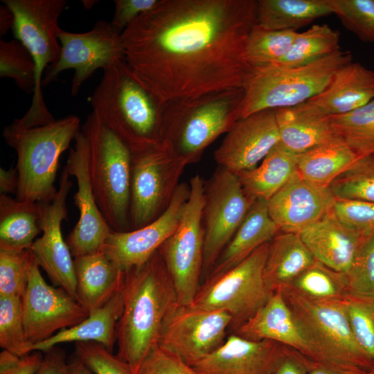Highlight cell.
I'll list each match as a JSON object with an SVG mask.
<instances>
[{"label": "cell", "instance_id": "f35d334b", "mask_svg": "<svg viewBox=\"0 0 374 374\" xmlns=\"http://www.w3.org/2000/svg\"><path fill=\"white\" fill-rule=\"evenodd\" d=\"M329 188L337 199L374 202V154L358 157Z\"/></svg>", "mask_w": 374, "mask_h": 374}, {"label": "cell", "instance_id": "2e32d148", "mask_svg": "<svg viewBox=\"0 0 374 374\" xmlns=\"http://www.w3.org/2000/svg\"><path fill=\"white\" fill-rule=\"evenodd\" d=\"M21 305L25 332L33 345L80 323L89 314L64 289L46 283L33 255Z\"/></svg>", "mask_w": 374, "mask_h": 374}, {"label": "cell", "instance_id": "d4e9b609", "mask_svg": "<svg viewBox=\"0 0 374 374\" xmlns=\"http://www.w3.org/2000/svg\"><path fill=\"white\" fill-rule=\"evenodd\" d=\"M374 99V71L358 62L341 67L328 87L307 102L330 117L359 108Z\"/></svg>", "mask_w": 374, "mask_h": 374}, {"label": "cell", "instance_id": "680465c9", "mask_svg": "<svg viewBox=\"0 0 374 374\" xmlns=\"http://www.w3.org/2000/svg\"><path fill=\"white\" fill-rule=\"evenodd\" d=\"M83 5L85 8L89 9L93 7V6L96 3V1H82Z\"/></svg>", "mask_w": 374, "mask_h": 374}, {"label": "cell", "instance_id": "e575fe53", "mask_svg": "<svg viewBox=\"0 0 374 374\" xmlns=\"http://www.w3.org/2000/svg\"><path fill=\"white\" fill-rule=\"evenodd\" d=\"M280 290L314 301L343 299L348 294L344 274L317 260Z\"/></svg>", "mask_w": 374, "mask_h": 374}, {"label": "cell", "instance_id": "816d5d0a", "mask_svg": "<svg viewBox=\"0 0 374 374\" xmlns=\"http://www.w3.org/2000/svg\"><path fill=\"white\" fill-rule=\"evenodd\" d=\"M41 364L35 374H69L65 353L55 346L44 352Z\"/></svg>", "mask_w": 374, "mask_h": 374}, {"label": "cell", "instance_id": "52a82bcc", "mask_svg": "<svg viewBox=\"0 0 374 374\" xmlns=\"http://www.w3.org/2000/svg\"><path fill=\"white\" fill-rule=\"evenodd\" d=\"M81 131L89 144V175L98 208L112 230L130 231L132 152L93 112Z\"/></svg>", "mask_w": 374, "mask_h": 374}, {"label": "cell", "instance_id": "8fae6325", "mask_svg": "<svg viewBox=\"0 0 374 374\" xmlns=\"http://www.w3.org/2000/svg\"><path fill=\"white\" fill-rule=\"evenodd\" d=\"M187 165L165 140L132 152L130 231L148 224L166 211Z\"/></svg>", "mask_w": 374, "mask_h": 374}, {"label": "cell", "instance_id": "d590c367", "mask_svg": "<svg viewBox=\"0 0 374 374\" xmlns=\"http://www.w3.org/2000/svg\"><path fill=\"white\" fill-rule=\"evenodd\" d=\"M334 133L357 157L374 154V99L348 113L330 117Z\"/></svg>", "mask_w": 374, "mask_h": 374}, {"label": "cell", "instance_id": "9c48e42d", "mask_svg": "<svg viewBox=\"0 0 374 374\" xmlns=\"http://www.w3.org/2000/svg\"><path fill=\"white\" fill-rule=\"evenodd\" d=\"M280 291L312 349L313 360L371 371L355 340L343 299L314 301Z\"/></svg>", "mask_w": 374, "mask_h": 374}, {"label": "cell", "instance_id": "7dc6e473", "mask_svg": "<svg viewBox=\"0 0 374 374\" xmlns=\"http://www.w3.org/2000/svg\"><path fill=\"white\" fill-rule=\"evenodd\" d=\"M333 211L351 229L365 236L374 235V202L336 198Z\"/></svg>", "mask_w": 374, "mask_h": 374}, {"label": "cell", "instance_id": "f6af8a7d", "mask_svg": "<svg viewBox=\"0 0 374 374\" xmlns=\"http://www.w3.org/2000/svg\"><path fill=\"white\" fill-rule=\"evenodd\" d=\"M344 276L348 294L374 297V235L366 237L353 264Z\"/></svg>", "mask_w": 374, "mask_h": 374}, {"label": "cell", "instance_id": "3957f363", "mask_svg": "<svg viewBox=\"0 0 374 374\" xmlns=\"http://www.w3.org/2000/svg\"><path fill=\"white\" fill-rule=\"evenodd\" d=\"M90 103L100 123L131 152L143 151L162 141L164 104L141 84L125 60L103 70Z\"/></svg>", "mask_w": 374, "mask_h": 374}, {"label": "cell", "instance_id": "cb8c5ba5", "mask_svg": "<svg viewBox=\"0 0 374 374\" xmlns=\"http://www.w3.org/2000/svg\"><path fill=\"white\" fill-rule=\"evenodd\" d=\"M232 333L253 341L271 340L314 359L312 349L280 290Z\"/></svg>", "mask_w": 374, "mask_h": 374}, {"label": "cell", "instance_id": "e0dca14e", "mask_svg": "<svg viewBox=\"0 0 374 374\" xmlns=\"http://www.w3.org/2000/svg\"><path fill=\"white\" fill-rule=\"evenodd\" d=\"M65 168L75 178L78 190L73 195L79 219L66 242L74 258L101 251L112 231L103 216L94 195L89 175V144L80 130L75 138Z\"/></svg>", "mask_w": 374, "mask_h": 374}, {"label": "cell", "instance_id": "7bdbcfd3", "mask_svg": "<svg viewBox=\"0 0 374 374\" xmlns=\"http://www.w3.org/2000/svg\"><path fill=\"white\" fill-rule=\"evenodd\" d=\"M332 14L364 42H374V0H327Z\"/></svg>", "mask_w": 374, "mask_h": 374}, {"label": "cell", "instance_id": "74e56055", "mask_svg": "<svg viewBox=\"0 0 374 374\" xmlns=\"http://www.w3.org/2000/svg\"><path fill=\"white\" fill-rule=\"evenodd\" d=\"M297 34L295 30H268L256 24L246 42V62L251 66L278 64L290 51Z\"/></svg>", "mask_w": 374, "mask_h": 374}, {"label": "cell", "instance_id": "6f0895ef", "mask_svg": "<svg viewBox=\"0 0 374 374\" xmlns=\"http://www.w3.org/2000/svg\"><path fill=\"white\" fill-rule=\"evenodd\" d=\"M69 374H94L76 356L69 363Z\"/></svg>", "mask_w": 374, "mask_h": 374}, {"label": "cell", "instance_id": "c3c4849f", "mask_svg": "<svg viewBox=\"0 0 374 374\" xmlns=\"http://www.w3.org/2000/svg\"><path fill=\"white\" fill-rule=\"evenodd\" d=\"M137 374H199L178 357L157 345L153 347L142 362Z\"/></svg>", "mask_w": 374, "mask_h": 374}, {"label": "cell", "instance_id": "30bf717a", "mask_svg": "<svg viewBox=\"0 0 374 374\" xmlns=\"http://www.w3.org/2000/svg\"><path fill=\"white\" fill-rule=\"evenodd\" d=\"M269 244L226 272L206 278L190 306L228 313L232 332L248 321L274 293L265 278Z\"/></svg>", "mask_w": 374, "mask_h": 374}, {"label": "cell", "instance_id": "ac0fdd59", "mask_svg": "<svg viewBox=\"0 0 374 374\" xmlns=\"http://www.w3.org/2000/svg\"><path fill=\"white\" fill-rule=\"evenodd\" d=\"M64 168L55 199L38 202L42 219V237L35 239L29 249L51 281L78 301L74 260L64 240L61 226L66 220V197L73 185Z\"/></svg>", "mask_w": 374, "mask_h": 374}, {"label": "cell", "instance_id": "603a6c76", "mask_svg": "<svg viewBox=\"0 0 374 374\" xmlns=\"http://www.w3.org/2000/svg\"><path fill=\"white\" fill-rule=\"evenodd\" d=\"M299 235L317 261L344 274L350 270L366 237L341 222L333 210Z\"/></svg>", "mask_w": 374, "mask_h": 374}, {"label": "cell", "instance_id": "ee69618b", "mask_svg": "<svg viewBox=\"0 0 374 374\" xmlns=\"http://www.w3.org/2000/svg\"><path fill=\"white\" fill-rule=\"evenodd\" d=\"M33 254L30 249H0V296L21 297L26 288Z\"/></svg>", "mask_w": 374, "mask_h": 374}, {"label": "cell", "instance_id": "ab89813d", "mask_svg": "<svg viewBox=\"0 0 374 374\" xmlns=\"http://www.w3.org/2000/svg\"><path fill=\"white\" fill-rule=\"evenodd\" d=\"M0 346L20 357L33 350L25 332L20 296H0Z\"/></svg>", "mask_w": 374, "mask_h": 374}, {"label": "cell", "instance_id": "4dcf8cb0", "mask_svg": "<svg viewBox=\"0 0 374 374\" xmlns=\"http://www.w3.org/2000/svg\"><path fill=\"white\" fill-rule=\"evenodd\" d=\"M336 134L330 139L296 155L297 172L303 179L328 187L357 159Z\"/></svg>", "mask_w": 374, "mask_h": 374}, {"label": "cell", "instance_id": "83f0119b", "mask_svg": "<svg viewBox=\"0 0 374 374\" xmlns=\"http://www.w3.org/2000/svg\"><path fill=\"white\" fill-rule=\"evenodd\" d=\"M78 301L89 312L107 303L122 287L124 271L103 251L74 258Z\"/></svg>", "mask_w": 374, "mask_h": 374}, {"label": "cell", "instance_id": "9a60e30c", "mask_svg": "<svg viewBox=\"0 0 374 374\" xmlns=\"http://www.w3.org/2000/svg\"><path fill=\"white\" fill-rule=\"evenodd\" d=\"M231 324L226 312L177 304L163 320L157 346L191 366L225 341Z\"/></svg>", "mask_w": 374, "mask_h": 374}, {"label": "cell", "instance_id": "f907efd6", "mask_svg": "<svg viewBox=\"0 0 374 374\" xmlns=\"http://www.w3.org/2000/svg\"><path fill=\"white\" fill-rule=\"evenodd\" d=\"M43 356L37 351L20 357L3 350L0 353V374H35Z\"/></svg>", "mask_w": 374, "mask_h": 374}, {"label": "cell", "instance_id": "bcb514c9", "mask_svg": "<svg viewBox=\"0 0 374 374\" xmlns=\"http://www.w3.org/2000/svg\"><path fill=\"white\" fill-rule=\"evenodd\" d=\"M75 355L94 374H133L125 362L96 342H76Z\"/></svg>", "mask_w": 374, "mask_h": 374}, {"label": "cell", "instance_id": "f1b7e54d", "mask_svg": "<svg viewBox=\"0 0 374 374\" xmlns=\"http://www.w3.org/2000/svg\"><path fill=\"white\" fill-rule=\"evenodd\" d=\"M123 309V298L121 288L104 305L89 312L84 321L34 344L33 349L45 352L61 343L93 341L102 344L112 352L116 341V328Z\"/></svg>", "mask_w": 374, "mask_h": 374}, {"label": "cell", "instance_id": "9f6ffc18", "mask_svg": "<svg viewBox=\"0 0 374 374\" xmlns=\"http://www.w3.org/2000/svg\"><path fill=\"white\" fill-rule=\"evenodd\" d=\"M15 15L10 8L3 3L0 6V35H4L10 29L12 30Z\"/></svg>", "mask_w": 374, "mask_h": 374}, {"label": "cell", "instance_id": "277c9868", "mask_svg": "<svg viewBox=\"0 0 374 374\" xmlns=\"http://www.w3.org/2000/svg\"><path fill=\"white\" fill-rule=\"evenodd\" d=\"M80 131V120L75 115L43 126L26 128L12 121L4 127L2 136L17 157V200L37 203L55 199L60 156Z\"/></svg>", "mask_w": 374, "mask_h": 374}, {"label": "cell", "instance_id": "7402d4cb", "mask_svg": "<svg viewBox=\"0 0 374 374\" xmlns=\"http://www.w3.org/2000/svg\"><path fill=\"white\" fill-rule=\"evenodd\" d=\"M285 347L271 340L253 341L231 333L217 349L190 366L199 374H272Z\"/></svg>", "mask_w": 374, "mask_h": 374}, {"label": "cell", "instance_id": "f546056e", "mask_svg": "<svg viewBox=\"0 0 374 374\" xmlns=\"http://www.w3.org/2000/svg\"><path fill=\"white\" fill-rule=\"evenodd\" d=\"M315 261L299 234L279 232L269 244L265 280L275 292L290 284Z\"/></svg>", "mask_w": 374, "mask_h": 374}, {"label": "cell", "instance_id": "6da1fadb", "mask_svg": "<svg viewBox=\"0 0 374 374\" xmlns=\"http://www.w3.org/2000/svg\"><path fill=\"white\" fill-rule=\"evenodd\" d=\"M256 0H159L121 34L125 61L161 104L244 88Z\"/></svg>", "mask_w": 374, "mask_h": 374}, {"label": "cell", "instance_id": "7c38bea8", "mask_svg": "<svg viewBox=\"0 0 374 374\" xmlns=\"http://www.w3.org/2000/svg\"><path fill=\"white\" fill-rule=\"evenodd\" d=\"M189 185L190 195L179 224L159 249L172 281L177 305L185 306L192 304L201 285L204 240V182L196 174Z\"/></svg>", "mask_w": 374, "mask_h": 374}, {"label": "cell", "instance_id": "836d02e7", "mask_svg": "<svg viewBox=\"0 0 374 374\" xmlns=\"http://www.w3.org/2000/svg\"><path fill=\"white\" fill-rule=\"evenodd\" d=\"M327 0H258L257 24L273 30H296L331 15Z\"/></svg>", "mask_w": 374, "mask_h": 374}, {"label": "cell", "instance_id": "91938a15", "mask_svg": "<svg viewBox=\"0 0 374 374\" xmlns=\"http://www.w3.org/2000/svg\"><path fill=\"white\" fill-rule=\"evenodd\" d=\"M371 374H374V370L371 372Z\"/></svg>", "mask_w": 374, "mask_h": 374}, {"label": "cell", "instance_id": "d6a6232c", "mask_svg": "<svg viewBox=\"0 0 374 374\" xmlns=\"http://www.w3.org/2000/svg\"><path fill=\"white\" fill-rule=\"evenodd\" d=\"M296 170V155L278 143L256 168L236 175L250 198L267 201L288 181Z\"/></svg>", "mask_w": 374, "mask_h": 374}, {"label": "cell", "instance_id": "11a10c76", "mask_svg": "<svg viewBox=\"0 0 374 374\" xmlns=\"http://www.w3.org/2000/svg\"><path fill=\"white\" fill-rule=\"evenodd\" d=\"M19 186V175L17 169L0 168V194L9 195L17 193Z\"/></svg>", "mask_w": 374, "mask_h": 374}, {"label": "cell", "instance_id": "7a4b0ae2", "mask_svg": "<svg viewBox=\"0 0 374 374\" xmlns=\"http://www.w3.org/2000/svg\"><path fill=\"white\" fill-rule=\"evenodd\" d=\"M121 290L123 309L116 328L117 355L137 374L157 345L164 319L177 304L159 250L145 263L124 271Z\"/></svg>", "mask_w": 374, "mask_h": 374}, {"label": "cell", "instance_id": "60d3db41", "mask_svg": "<svg viewBox=\"0 0 374 374\" xmlns=\"http://www.w3.org/2000/svg\"><path fill=\"white\" fill-rule=\"evenodd\" d=\"M343 301L355 340L373 371L374 370V297L347 294L344 297Z\"/></svg>", "mask_w": 374, "mask_h": 374}, {"label": "cell", "instance_id": "b9f144b4", "mask_svg": "<svg viewBox=\"0 0 374 374\" xmlns=\"http://www.w3.org/2000/svg\"><path fill=\"white\" fill-rule=\"evenodd\" d=\"M0 77L9 78L28 94H33L35 65L27 48L18 40H0Z\"/></svg>", "mask_w": 374, "mask_h": 374}, {"label": "cell", "instance_id": "8992f818", "mask_svg": "<svg viewBox=\"0 0 374 374\" xmlns=\"http://www.w3.org/2000/svg\"><path fill=\"white\" fill-rule=\"evenodd\" d=\"M353 62L349 51H339L299 66H251L244 86L240 118L256 112L290 107L321 93L335 73Z\"/></svg>", "mask_w": 374, "mask_h": 374}, {"label": "cell", "instance_id": "ffe728a7", "mask_svg": "<svg viewBox=\"0 0 374 374\" xmlns=\"http://www.w3.org/2000/svg\"><path fill=\"white\" fill-rule=\"evenodd\" d=\"M280 143L275 109L238 119L214 152L216 163L235 174L256 168Z\"/></svg>", "mask_w": 374, "mask_h": 374}, {"label": "cell", "instance_id": "d6986e66", "mask_svg": "<svg viewBox=\"0 0 374 374\" xmlns=\"http://www.w3.org/2000/svg\"><path fill=\"white\" fill-rule=\"evenodd\" d=\"M190 185L179 184L166 211L148 224L132 231H111L101 249L125 271L145 263L176 230L190 195Z\"/></svg>", "mask_w": 374, "mask_h": 374}, {"label": "cell", "instance_id": "484cf974", "mask_svg": "<svg viewBox=\"0 0 374 374\" xmlns=\"http://www.w3.org/2000/svg\"><path fill=\"white\" fill-rule=\"evenodd\" d=\"M280 144L297 155L332 138L330 117L307 101L275 109Z\"/></svg>", "mask_w": 374, "mask_h": 374}, {"label": "cell", "instance_id": "8d00e7d4", "mask_svg": "<svg viewBox=\"0 0 374 374\" xmlns=\"http://www.w3.org/2000/svg\"><path fill=\"white\" fill-rule=\"evenodd\" d=\"M340 34L328 24H315L298 33L285 57L277 64L299 66L318 60L340 49Z\"/></svg>", "mask_w": 374, "mask_h": 374}, {"label": "cell", "instance_id": "681fc988", "mask_svg": "<svg viewBox=\"0 0 374 374\" xmlns=\"http://www.w3.org/2000/svg\"><path fill=\"white\" fill-rule=\"evenodd\" d=\"M159 0H115L112 21L113 28L122 33L138 17L152 10Z\"/></svg>", "mask_w": 374, "mask_h": 374}, {"label": "cell", "instance_id": "ba28073f", "mask_svg": "<svg viewBox=\"0 0 374 374\" xmlns=\"http://www.w3.org/2000/svg\"><path fill=\"white\" fill-rule=\"evenodd\" d=\"M2 3L14 13L13 35L27 48L35 65V85L31 105L22 117L13 122L26 128L48 125L55 119L45 104L42 82L45 70L57 61L60 53L58 21L67 1L3 0Z\"/></svg>", "mask_w": 374, "mask_h": 374}, {"label": "cell", "instance_id": "f5cc1de1", "mask_svg": "<svg viewBox=\"0 0 374 374\" xmlns=\"http://www.w3.org/2000/svg\"><path fill=\"white\" fill-rule=\"evenodd\" d=\"M306 374H371L357 366L315 361L305 356Z\"/></svg>", "mask_w": 374, "mask_h": 374}, {"label": "cell", "instance_id": "5bb4252c", "mask_svg": "<svg viewBox=\"0 0 374 374\" xmlns=\"http://www.w3.org/2000/svg\"><path fill=\"white\" fill-rule=\"evenodd\" d=\"M57 37L61 46L60 53L57 61L45 70L42 87L56 80L61 72L73 69L75 73L71 93L75 96L96 70H104L117 62L125 60L121 34L110 22L99 20L90 30L80 33L60 28Z\"/></svg>", "mask_w": 374, "mask_h": 374}, {"label": "cell", "instance_id": "4316f807", "mask_svg": "<svg viewBox=\"0 0 374 374\" xmlns=\"http://www.w3.org/2000/svg\"><path fill=\"white\" fill-rule=\"evenodd\" d=\"M279 232L278 227L269 213L267 201L256 199L221 253L208 278L220 275L234 267L260 246L269 242Z\"/></svg>", "mask_w": 374, "mask_h": 374}, {"label": "cell", "instance_id": "4fadbf2b", "mask_svg": "<svg viewBox=\"0 0 374 374\" xmlns=\"http://www.w3.org/2000/svg\"><path fill=\"white\" fill-rule=\"evenodd\" d=\"M204 199L201 279L205 280L255 200L246 194L236 174L220 166L204 182Z\"/></svg>", "mask_w": 374, "mask_h": 374}, {"label": "cell", "instance_id": "db71d44e", "mask_svg": "<svg viewBox=\"0 0 374 374\" xmlns=\"http://www.w3.org/2000/svg\"><path fill=\"white\" fill-rule=\"evenodd\" d=\"M305 356L285 347L283 357L272 374H306Z\"/></svg>", "mask_w": 374, "mask_h": 374}, {"label": "cell", "instance_id": "5b68a950", "mask_svg": "<svg viewBox=\"0 0 374 374\" xmlns=\"http://www.w3.org/2000/svg\"><path fill=\"white\" fill-rule=\"evenodd\" d=\"M244 95V88H233L164 104L162 140L188 164L198 161L240 118Z\"/></svg>", "mask_w": 374, "mask_h": 374}, {"label": "cell", "instance_id": "1f68e13d", "mask_svg": "<svg viewBox=\"0 0 374 374\" xmlns=\"http://www.w3.org/2000/svg\"><path fill=\"white\" fill-rule=\"evenodd\" d=\"M41 231L38 202H21L0 194V249H29Z\"/></svg>", "mask_w": 374, "mask_h": 374}, {"label": "cell", "instance_id": "44dd1931", "mask_svg": "<svg viewBox=\"0 0 374 374\" xmlns=\"http://www.w3.org/2000/svg\"><path fill=\"white\" fill-rule=\"evenodd\" d=\"M336 197L329 186L310 182L297 171L267 200L269 213L280 232L299 234L331 212Z\"/></svg>", "mask_w": 374, "mask_h": 374}]
</instances>
